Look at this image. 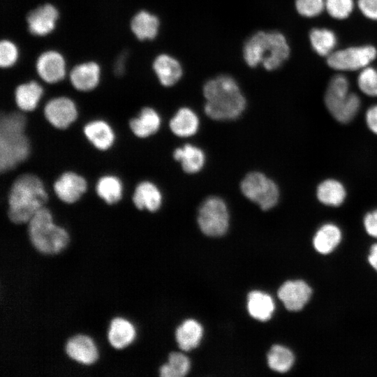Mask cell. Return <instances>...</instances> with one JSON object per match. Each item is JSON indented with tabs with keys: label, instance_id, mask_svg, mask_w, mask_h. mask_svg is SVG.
Instances as JSON below:
<instances>
[{
	"label": "cell",
	"instance_id": "cell-1",
	"mask_svg": "<svg viewBox=\"0 0 377 377\" xmlns=\"http://www.w3.org/2000/svg\"><path fill=\"white\" fill-rule=\"evenodd\" d=\"M205 114L214 120L239 117L246 108V99L237 83L228 75H219L203 87Z\"/></svg>",
	"mask_w": 377,
	"mask_h": 377
},
{
	"label": "cell",
	"instance_id": "cell-2",
	"mask_svg": "<svg viewBox=\"0 0 377 377\" xmlns=\"http://www.w3.org/2000/svg\"><path fill=\"white\" fill-rule=\"evenodd\" d=\"M42 180L36 175H20L12 184L8 196V216L15 224L28 223L48 200Z\"/></svg>",
	"mask_w": 377,
	"mask_h": 377
},
{
	"label": "cell",
	"instance_id": "cell-3",
	"mask_svg": "<svg viewBox=\"0 0 377 377\" xmlns=\"http://www.w3.org/2000/svg\"><path fill=\"white\" fill-rule=\"evenodd\" d=\"M27 118L20 112L1 114L0 119V170L14 169L30 154V143L25 133Z\"/></svg>",
	"mask_w": 377,
	"mask_h": 377
},
{
	"label": "cell",
	"instance_id": "cell-4",
	"mask_svg": "<svg viewBox=\"0 0 377 377\" xmlns=\"http://www.w3.org/2000/svg\"><path fill=\"white\" fill-rule=\"evenodd\" d=\"M290 47L286 37L280 31H259L244 44L243 56L250 67L262 64L267 71L279 68L288 59Z\"/></svg>",
	"mask_w": 377,
	"mask_h": 377
},
{
	"label": "cell",
	"instance_id": "cell-5",
	"mask_svg": "<svg viewBox=\"0 0 377 377\" xmlns=\"http://www.w3.org/2000/svg\"><path fill=\"white\" fill-rule=\"evenodd\" d=\"M324 104L331 116L340 124H348L357 114L361 99L350 91V81L344 73H337L328 82Z\"/></svg>",
	"mask_w": 377,
	"mask_h": 377
},
{
	"label": "cell",
	"instance_id": "cell-6",
	"mask_svg": "<svg viewBox=\"0 0 377 377\" xmlns=\"http://www.w3.org/2000/svg\"><path fill=\"white\" fill-rule=\"evenodd\" d=\"M28 233L34 246L40 253L55 254L69 242L67 231L54 224L50 211L43 207L28 222Z\"/></svg>",
	"mask_w": 377,
	"mask_h": 377
},
{
	"label": "cell",
	"instance_id": "cell-7",
	"mask_svg": "<svg viewBox=\"0 0 377 377\" xmlns=\"http://www.w3.org/2000/svg\"><path fill=\"white\" fill-rule=\"evenodd\" d=\"M377 59V48L371 44L337 48L326 59L327 66L337 73L359 72Z\"/></svg>",
	"mask_w": 377,
	"mask_h": 377
},
{
	"label": "cell",
	"instance_id": "cell-8",
	"mask_svg": "<svg viewBox=\"0 0 377 377\" xmlns=\"http://www.w3.org/2000/svg\"><path fill=\"white\" fill-rule=\"evenodd\" d=\"M240 188L246 198L258 205L263 210L273 208L279 199L277 184L260 172L247 174L240 184Z\"/></svg>",
	"mask_w": 377,
	"mask_h": 377
},
{
	"label": "cell",
	"instance_id": "cell-9",
	"mask_svg": "<svg viewBox=\"0 0 377 377\" xmlns=\"http://www.w3.org/2000/svg\"><path fill=\"white\" fill-rule=\"evenodd\" d=\"M197 220L205 235L210 237L223 235L229 226V213L226 202L217 196L208 197L198 209Z\"/></svg>",
	"mask_w": 377,
	"mask_h": 377
},
{
	"label": "cell",
	"instance_id": "cell-10",
	"mask_svg": "<svg viewBox=\"0 0 377 377\" xmlns=\"http://www.w3.org/2000/svg\"><path fill=\"white\" fill-rule=\"evenodd\" d=\"M44 114L47 121L54 128L66 129L76 120L78 113L72 100L66 97H59L47 103Z\"/></svg>",
	"mask_w": 377,
	"mask_h": 377
},
{
	"label": "cell",
	"instance_id": "cell-11",
	"mask_svg": "<svg viewBox=\"0 0 377 377\" xmlns=\"http://www.w3.org/2000/svg\"><path fill=\"white\" fill-rule=\"evenodd\" d=\"M87 183L81 175L65 172L54 182L53 189L59 200L68 204L77 202L86 192Z\"/></svg>",
	"mask_w": 377,
	"mask_h": 377
},
{
	"label": "cell",
	"instance_id": "cell-12",
	"mask_svg": "<svg viewBox=\"0 0 377 377\" xmlns=\"http://www.w3.org/2000/svg\"><path fill=\"white\" fill-rule=\"evenodd\" d=\"M277 293L288 310L297 311L302 309L309 301L312 290L305 281L294 280L286 281Z\"/></svg>",
	"mask_w": 377,
	"mask_h": 377
},
{
	"label": "cell",
	"instance_id": "cell-13",
	"mask_svg": "<svg viewBox=\"0 0 377 377\" xmlns=\"http://www.w3.org/2000/svg\"><path fill=\"white\" fill-rule=\"evenodd\" d=\"M66 351L71 359L86 365L94 363L98 357L94 341L89 337L82 334L71 338L66 345Z\"/></svg>",
	"mask_w": 377,
	"mask_h": 377
},
{
	"label": "cell",
	"instance_id": "cell-14",
	"mask_svg": "<svg viewBox=\"0 0 377 377\" xmlns=\"http://www.w3.org/2000/svg\"><path fill=\"white\" fill-rule=\"evenodd\" d=\"M308 39L313 52L325 59L338 48V36L328 27H313L309 31Z\"/></svg>",
	"mask_w": 377,
	"mask_h": 377
},
{
	"label": "cell",
	"instance_id": "cell-15",
	"mask_svg": "<svg viewBox=\"0 0 377 377\" xmlns=\"http://www.w3.org/2000/svg\"><path fill=\"white\" fill-rule=\"evenodd\" d=\"M57 17L58 12L52 5L40 6L27 15L29 30L34 35L44 36L54 29Z\"/></svg>",
	"mask_w": 377,
	"mask_h": 377
},
{
	"label": "cell",
	"instance_id": "cell-16",
	"mask_svg": "<svg viewBox=\"0 0 377 377\" xmlns=\"http://www.w3.org/2000/svg\"><path fill=\"white\" fill-rule=\"evenodd\" d=\"M38 73L47 82L54 83L64 77V61L56 52L50 51L43 53L36 63Z\"/></svg>",
	"mask_w": 377,
	"mask_h": 377
},
{
	"label": "cell",
	"instance_id": "cell-17",
	"mask_svg": "<svg viewBox=\"0 0 377 377\" xmlns=\"http://www.w3.org/2000/svg\"><path fill=\"white\" fill-rule=\"evenodd\" d=\"M162 194L154 183L143 181L139 183L133 192L132 200L138 209L156 212L162 204Z\"/></svg>",
	"mask_w": 377,
	"mask_h": 377
},
{
	"label": "cell",
	"instance_id": "cell-18",
	"mask_svg": "<svg viewBox=\"0 0 377 377\" xmlns=\"http://www.w3.org/2000/svg\"><path fill=\"white\" fill-rule=\"evenodd\" d=\"M89 142L96 149L105 151L114 142V133L110 125L104 120L96 119L87 123L83 129Z\"/></svg>",
	"mask_w": 377,
	"mask_h": 377
},
{
	"label": "cell",
	"instance_id": "cell-19",
	"mask_svg": "<svg viewBox=\"0 0 377 377\" xmlns=\"http://www.w3.org/2000/svg\"><path fill=\"white\" fill-rule=\"evenodd\" d=\"M316 196L321 204L337 207L346 200L347 191L341 182L334 178L321 181L316 187Z\"/></svg>",
	"mask_w": 377,
	"mask_h": 377
},
{
	"label": "cell",
	"instance_id": "cell-20",
	"mask_svg": "<svg viewBox=\"0 0 377 377\" xmlns=\"http://www.w3.org/2000/svg\"><path fill=\"white\" fill-rule=\"evenodd\" d=\"M153 68L161 84L170 87L177 83L182 76V68L179 61L168 54L158 56Z\"/></svg>",
	"mask_w": 377,
	"mask_h": 377
},
{
	"label": "cell",
	"instance_id": "cell-21",
	"mask_svg": "<svg viewBox=\"0 0 377 377\" xmlns=\"http://www.w3.org/2000/svg\"><path fill=\"white\" fill-rule=\"evenodd\" d=\"M160 126L159 114L155 110L149 107L142 108L138 117L131 119L129 121V127L133 133L142 138L156 133Z\"/></svg>",
	"mask_w": 377,
	"mask_h": 377
},
{
	"label": "cell",
	"instance_id": "cell-22",
	"mask_svg": "<svg viewBox=\"0 0 377 377\" xmlns=\"http://www.w3.org/2000/svg\"><path fill=\"white\" fill-rule=\"evenodd\" d=\"M341 237V229L337 225L332 223H325L313 236V247L321 254H329L337 247Z\"/></svg>",
	"mask_w": 377,
	"mask_h": 377
},
{
	"label": "cell",
	"instance_id": "cell-23",
	"mask_svg": "<svg viewBox=\"0 0 377 377\" xmlns=\"http://www.w3.org/2000/svg\"><path fill=\"white\" fill-rule=\"evenodd\" d=\"M173 157L181 163L183 170L188 174L201 170L205 162L203 151L191 144L177 148L173 152Z\"/></svg>",
	"mask_w": 377,
	"mask_h": 377
},
{
	"label": "cell",
	"instance_id": "cell-24",
	"mask_svg": "<svg viewBox=\"0 0 377 377\" xmlns=\"http://www.w3.org/2000/svg\"><path fill=\"white\" fill-rule=\"evenodd\" d=\"M99 67L94 62L75 66L71 72L70 79L75 88L89 91L96 87L99 81Z\"/></svg>",
	"mask_w": 377,
	"mask_h": 377
},
{
	"label": "cell",
	"instance_id": "cell-25",
	"mask_svg": "<svg viewBox=\"0 0 377 377\" xmlns=\"http://www.w3.org/2000/svg\"><path fill=\"white\" fill-rule=\"evenodd\" d=\"M199 127L197 114L188 108L177 110L170 121L171 131L179 137H190L195 134Z\"/></svg>",
	"mask_w": 377,
	"mask_h": 377
},
{
	"label": "cell",
	"instance_id": "cell-26",
	"mask_svg": "<svg viewBox=\"0 0 377 377\" xmlns=\"http://www.w3.org/2000/svg\"><path fill=\"white\" fill-rule=\"evenodd\" d=\"M110 343L117 349H121L131 343L135 337L134 326L128 320L116 318L110 323L108 334Z\"/></svg>",
	"mask_w": 377,
	"mask_h": 377
},
{
	"label": "cell",
	"instance_id": "cell-27",
	"mask_svg": "<svg viewBox=\"0 0 377 377\" xmlns=\"http://www.w3.org/2000/svg\"><path fill=\"white\" fill-rule=\"evenodd\" d=\"M247 308L253 318L260 321H266L274 313V302L268 294L254 290L248 295Z\"/></svg>",
	"mask_w": 377,
	"mask_h": 377
},
{
	"label": "cell",
	"instance_id": "cell-28",
	"mask_svg": "<svg viewBox=\"0 0 377 377\" xmlns=\"http://www.w3.org/2000/svg\"><path fill=\"white\" fill-rule=\"evenodd\" d=\"M175 335L179 348L188 351L199 345L202 336V327L196 320L188 319L177 327Z\"/></svg>",
	"mask_w": 377,
	"mask_h": 377
},
{
	"label": "cell",
	"instance_id": "cell-29",
	"mask_svg": "<svg viewBox=\"0 0 377 377\" xmlns=\"http://www.w3.org/2000/svg\"><path fill=\"white\" fill-rule=\"evenodd\" d=\"M123 189L119 178L112 175L102 176L96 185L97 195L108 205L116 204L121 199Z\"/></svg>",
	"mask_w": 377,
	"mask_h": 377
},
{
	"label": "cell",
	"instance_id": "cell-30",
	"mask_svg": "<svg viewBox=\"0 0 377 377\" xmlns=\"http://www.w3.org/2000/svg\"><path fill=\"white\" fill-rule=\"evenodd\" d=\"M43 93V88L36 82L19 85L15 91L17 105L23 111L35 110Z\"/></svg>",
	"mask_w": 377,
	"mask_h": 377
},
{
	"label": "cell",
	"instance_id": "cell-31",
	"mask_svg": "<svg viewBox=\"0 0 377 377\" xmlns=\"http://www.w3.org/2000/svg\"><path fill=\"white\" fill-rule=\"evenodd\" d=\"M131 26L138 39H153L157 35L159 21L155 15L142 10L134 16Z\"/></svg>",
	"mask_w": 377,
	"mask_h": 377
},
{
	"label": "cell",
	"instance_id": "cell-32",
	"mask_svg": "<svg viewBox=\"0 0 377 377\" xmlns=\"http://www.w3.org/2000/svg\"><path fill=\"white\" fill-rule=\"evenodd\" d=\"M295 361L293 353L286 347L273 346L267 354V363L274 371L285 373L290 369Z\"/></svg>",
	"mask_w": 377,
	"mask_h": 377
},
{
	"label": "cell",
	"instance_id": "cell-33",
	"mask_svg": "<svg viewBox=\"0 0 377 377\" xmlns=\"http://www.w3.org/2000/svg\"><path fill=\"white\" fill-rule=\"evenodd\" d=\"M190 361L184 355L179 353H172L169 355L168 362L160 369L162 377H182L189 371Z\"/></svg>",
	"mask_w": 377,
	"mask_h": 377
},
{
	"label": "cell",
	"instance_id": "cell-34",
	"mask_svg": "<svg viewBox=\"0 0 377 377\" xmlns=\"http://www.w3.org/2000/svg\"><path fill=\"white\" fill-rule=\"evenodd\" d=\"M356 8V0H325V13L337 21L346 20Z\"/></svg>",
	"mask_w": 377,
	"mask_h": 377
},
{
	"label": "cell",
	"instance_id": "cell-35",
	"mask_svg": "<svg viewBox=\"0 0 377 377\" xmlns=\"http://www.w3.org/2000/svg\"><path fill=\"white\" fill-rule=\"evenodd\" d=\"M357 85L365 96L377 98V68L370 65L358 72Z\"/></svg>",
	"mask_w": 377,
	"mask_h": 377
},
{
	"label": "cell",
	"instance_id": "cell-36",
	"mask_svg": "<svg viewBox=\"0 0 377 377\" xmlns=\"http://www.w3.org/2000/svg\"><path fill=\"white\" fill-rule=\"evenodd\" d=\"M295 8L301 17L313 19L325 13V0H295Z\"/></svg>",
	"mask_w": 377,
	"mask_h": 377
},
{
	"label": "cell",
	"instance_id": "cell-37",
	"mask_svg": "<svg viewBox=\"0 0 377 377\" xmlns=\"http://www.w3.org/2000/svg\"><path fill=\"white\" fill-rule=\"evenodd\" d=\"M17 57L16 47L8 40H2L0 43V65L8 67L13 65Z\"/></svg>",
	"mask_w": 377,
	"mask_h": 377
},
{
	"label": "cell",
	"instance_id": "cell-38",
	"mask_svg": "<svg viewBox=\"0 0 377 377\" xmlns=\"http://www.w3.org/2000/svg\"><path fill=\"white\" fill-rule=\"evenodd\" d=\"M356 6L365 19L377 22V0H356Z\"/></svg>",
	"mask_w": 377,
	"mask_h": 377
},
{
	"label": "cell",
	"instance_id": "cell-39",
	"mask_svg": "<svg viewBox=\"0 0 377 377\" xmlns=\"http://www.w3.org/2000/svg\"><path fill=\"white\" fill-rule=\"evenodd\" d=\"M363 224L367 233L373 237L377 238V209L365 214Z\"/></svg>",
	"mask_w": 377,
	"mask_h": 377
},
{
	"label": "cell",
	"instance_id": "cell-40",
	"mask_svg": "<svg viewBox=\"0 0 377 377\" xmlns=\"http://www.w3.org/2000/svg\"><path fill=\"white\" fill-rule=\"evenodd\" d=\"M364 119L369 130L377 135V104L372 105L367 108Z\"/></svg>",
	"mask_w": 377,
	"mask_h": 377
},
{
	"label": "cell",
	"instance_id": "cell-41",
	"mask_svg": "<svg viewBox=\"0 0 377 377\" xmlns=\"http://www.w3.org/2000/svg\"><path fill=\"white\" fill-rule=\"evenodd\" d=\"M126 52H123L122 54H121L118 57L114 64V72L117 75H121L123 74V72L124 71V64L126 59Z\"/></svg>",
	"mask_w": 377,
	"mask_h": 377
},
{
	"label": "cell",
	"instance_id": "cell-42",
	"mask_svg": "<svg viewBox=\"0 0 377 377\" xmlns=\"http://www.w3.org/2000/svg\"><path fill=\"white\" fill-rule=\"evenodd\" d=\"M368 261L371 267L377 272V243L371 246Z\"/></svg>",
	"mask_w": 377,
	"mask_h": 377
}]
</instances>
